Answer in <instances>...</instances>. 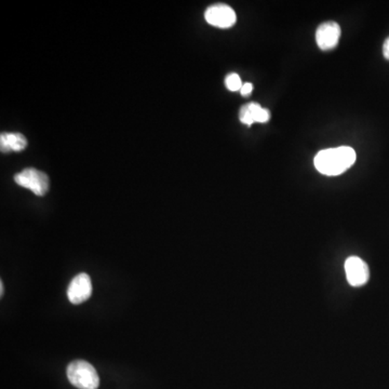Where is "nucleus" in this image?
Wrapping results in <instances>:
<instances>
[{
	"label": "nucleus",
	"instance_id": "nucleus-1",
	"mask_svg": "<svg viewBox=\"0 0 389 389\" xmlns=\"http://www.w3.org/2000/svg\"><path fill=\"white\" fill-rule=\"evenodd\" d=\"M356 152L349 146L320 150L315 157V167L328 177H335L347 171L356 161Z\"/></svg>",
	"mask_w": 389,
	"mask_h": 389
},
{
	"label": "nucleus",
	"instance_id": "nucleus-2",
	"mask_svg": "<svg viewBox=\"0 0 389 389\" xmlns=\"http://www.w3.org/2000/svg\"><path fill=\"white\" fill-rule=\"evenodd\" d=\"M68 379L70 384L78 389H97L100 377L91 363L85 360H75L68 367Z\"/></svg>",
	"mask_w": 389,
	"mask_h": 389
},
{
	"label": "nucleus",
	"instance_id": "nucleus-3",
	"mask_svg": "<svg viewBox=\"0 0 389 389\" xmlns=\"http://www.w3.org/2000/svg\"><path fill=\"white\" fill-rule=\"evenodd\" d=\"M15 181L19 186L32 191L36 196H45L50 185L48 175L34 168H27L15 174Z\"/></svg>",
	"mask_w": 389,
	"mask_h": 389
},
{
	"label": "nucleus",
	"instance_id": "nucleus-4",
	"mask_svg": "<svg viewBox=\"0 0 389 389\" xmlns=\"http://www.w3.org/2000/svg\"><path fill=\"white\" fill-rule=\"evenodd\" d=\"M205 19L209 24L219 29H230L237 21L234 9L224 3L210 6L205 13Z\"/></svg>",
	"mask_w": 389,
	"mask_h": 389
},
{
	"label": "nucleus",
	"instance_id": "nucleus-5",
	"mask_svg": "<svg viewBox=\"0 0 389 389\" xmlns=\"http://www.w3.org/2000/svg\"><path fill=\"white\" fill-rule=\"evenodd\" d=\"M91 295L92 283L88 273H79L73 280L70 281L68 290V298L72 304H81L89 300Z\"/></svg>",
	"mask_w": 389,
	"mask_h": 389
},
{
	"label": "nucleus",
	"instance_id": "nucleus-6",
	"mask_svg": "<svg viewBox=\"0 0 389 389\" xmlns=\"http://www.w3.org/2000/svg\"><path fill=\"white\" fill-rule=\"evenodd\" d=\"M341 26L336 22H324L316 31V42L321 50L335 48L341 38Z\"/></svg>",
	"mask_w": 389,
	"mask_h": 389
},
{
	"label": "nucleus",
	"instance_id": "nucleus-7",
	"mask_svg": "<svg viewBox=\"0 0 389 389\" xmlns=\"http://www.w3.org/2000/svg\"><path fill=\"white\" fill-rule=\"evenodd\" d=\"M345 271L348 283L353 287L365 285L370 278L369 267L360 257H348L345 262Z\"/></svg>",
	"mask_w": 389,
	"mask_h": 389
},
{
	"label": "nucleus",
	"instance_id": "nucleus-8",
	"mask_svg": "<svg viewBox=\"0 0 389 389\" xmlns=\"http://www.w3.org/2000/svg\"><path fill=\"white\" fill-rule=\"evenodd\" d=\"M27 146V140L21 133H1L0 148L1 152H21Z\"/></svg>",
	"mask_w": 389,
	"mask_h": 389
},
{
	"label": "nucleus",
	"instance_id": "nucleus-9",
	"mask_svg": "<svg viewBox=\"0 0 389 389\" xmlns=\"http://www.w3.org/2000/svg\"><path fill=\"white\" fill-rule=\"evenodd\" d=\"M247 105L254 122L264 124V122H267L271 119V113H269V109H263L257 103H249Z\"/></svg>",
	"mask_w": 389,
	"mask_h": 389
},
{
	"label": "nucleus",
	"instance_id": "nucleus-10",
	"mask_svg": "<svg viewBox=\"0 0 389 389\" xmlns=\"http://www.w3.org/2000/svg\"><path fill=\"white\" fill-rule=\"evenodd\" d=\"M242 84L241 78L236 73L228 74V77L225 78V86L230 91H240Z\"/></svg>",
	"mask_w": 389,
	"mask_h": 389
},
{
	"label": "nucleus",
	"instance_id": "nucleus-11",
	"mask_svg": "<svg viewBox=\"0 0 389 389\" xmlns=\"http://www.w3.org/2000/svg\"><path fill=\"white\" fill-rule=\"evenodd\" d=\"M239 119L242 124L246 125V126H251L252 124H254L253 118H252L251 113H250L247 104L244 105L240 109Z\"/></svg>",
	"mask_w": 389,
	"mask_h": 389
},
{
	"label": "nucleus",
	"instance_id": "nucleus-12",
	"mask_svg": "<svg viewBox=\"0 0 389 389\" xmlns=\"http://www.w3.org/2000/svg\"><path fill=\"white\" fill-rule=\"evenodd\" d=\"M252 91H253V85L250 83L244 84L241 89H240V93H241L242 97H249Z\"/></svg>",
	"mask_w": 389,
	"mask_h": 389
},
{
	"label": "nucleus",
	"instance_id": "nucleus-13",
	"mask_svg": "<svg viewBox=\"0 0 389 389\" xmlns=\"http://www.w3.org/2000/svg\"><path fill=\"white\" fill-rule=\"evenodd\" d=\"M383 54H384V58L389 61V37L386 38L383 45Z\"/></svg>",
	"mask_w": 389,
	"mask_h": 389
},
{
	"label": "nucleus",
	"instance_id": "nucleus-14",
	"mask_svg": "<svg viewBox=\"0 0 389 389\" xmlns=\"http://www.w3.org/2000/svg\"><path fill=\"white\" fill-rule=\"evenodd\" d=\"M3 281H0V295L3 296Z\"/></svg>",
	"mask_w": 389,
	"mask_h": 389
}]
</instances>
